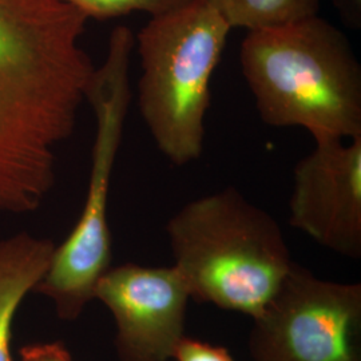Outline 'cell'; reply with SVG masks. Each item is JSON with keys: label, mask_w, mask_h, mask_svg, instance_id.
Wrapping results in <instances>:
<instances>
[{"label": "cell", "mask_w": 361, "mask_h": 361, "mask_svg": "<svg viewBox=\"0 0 361 361\" xmlns=\"http://www.w3.org/2000/svg\"><path fill=\"white\" fill-rule=\"evenodd\" d=\"M87 20H109L130 13H147L150 18L168 13L190 0H63Z\"/></svg>", "instance_id": "10"}, {"label": "cell", "mask_w": 361, "mask_h": 361, "mask_svg": "<svg viewBox=\"0 0 361 361\" xmlns=\"http://www.w3.org/2000/svg\"><path fill=\"white\" fill-rule=\"evenodd\" d=\"M94 298L116 322L121 361H170L185 336L189 289L174 267L123 264L99 280Z\"/></svg>", "instance_id": "6"}, {"label": "cell", "mask_w": 361, "mask_h": 361, "mask_svg": "<svg viewBox=\"0 0 361 361\" xmlns=\"http://www.w3.org/2000/svg\"><path fill=\"white\" fill-rule=\"evenodd\" d=\"M247 347L255 361H361V284L322 280L293 261Z\"/></svg>", "instance_id": "5"}, {"label": "cell", "mask_w": 361, "mask_h": 361, "mask_svg": "<svg viewBox=\"0 0 361 361\" xmlns=\"http://www.w3.org/2000/svg\"><path fill=\"white\" fill-rule=\"evenodd\" d=\"M289 224L340 256L361 257V137L314 142L298 161Z\"/></svg>", "instance_id": "7"}, {"label": "cell", "mask_w": 361, "mask_h": 361, "mask_svg": "<svg viewBox=\"0 0 361 361\" xmlns=\"http://www.w3.org/2000/svg\"><path fill=\"white\" fill-rule=\"evenodd\" d=\"M166 233L190 298L252 319L293 264L277 221L232 186L188 202Z\"/></svg>", "instance_id": "3"}, {"label": "cell", "mask_w": 361, "mask_h": 361, "mask_svg": "<svg viewBox=\"0 0 361 361\" xmlns=\"http://www.w3.org/2000/svg\"><path fill=\"white\" fill-rule=\"evenodd\" d=\"M173 361H234L229 349L183 336L171 356Z\"/></svg>", "instance_id": "11"}, {"label": "cell", "mask_w": 361, "mask_h": 361, "mask_svg": "<svg viewBox=\"0 0 361 361\" xmlns=\"http://www.w3.org/2000/svg\"><path fill=\"white\" fill-rule=\"evenodd\" d=\"M334 3L344 22L349 26H360L361 0H334Z\"/></svg>", "instance_id": "13"}, {"label": "cell", "mask_w": 361, "mask_h": 361, "mask_svg": "<svg viewBox=\"0 0 361 361\" xmlns=\"http://www.w3.org/2000/svg\"><path fill=\"white\" fill-rule=\"evenodd\" d=\"M19 361H74L61 341L34 343L19 349Z\"/></svg>", "instance_id": "12"}, {"label": "cell", "mask_w": 361, "mask_h": 361, "mask_svg": "<svg viewBox=\"0 0 361 361\" xmlns=\"http://www.w3.org/2000/svg\"><path fill=\"white\" fill-rule=\"evenodd\" d=\"M240 65L267 125L301 128L314 142L361 137V66L326 19L249 31Z\"/></svg>", "instance_id": "2"}, {"label": "cell", "mask_w": 361, "mask_h": 361, "mask_svg": "<svg viewBox=\"0 0 361 361\" xmlns=\"http://www.w3.org/2000/svg\"><path fill=\"white\" fill-rule=\"evenodd\" d=\"M55 244L28 233L0 240V361H13L16 312L47 269Z\"/></svg>", "instance_id": "8"}, {"label": "cell", "mask_w": 361, "mask_h": 361, "mask_svg": "<svg viewBox=\"0 0 361 361\" xmlns=\"http://www.w3.org/2000/svg\"><path fill=\"white\" fill-rule=\"evenodd\" d=\"M87 19L63 0H0V212L32 213L87 102Z\"/></svg>", "instance_id": "1"}, {"label": "cell", "mask_w": 361, "mask_h": 361, "mask_svg": "<svg viewBox=\"0 0 361 361\" xmlns=\"http://www.w3.org/2000/svg\"><path fill=\"white\" fill-rule=\"evenodd\" d=\"M231 28L249 31L286 26L319 15L322 0H207Z\"/></svg>", "instance_id": "9"}, {"label": "cell", "mask_w": 361, "mask_h": 361, "mask_svg": "<svg viewBox=\"0 0 361 361\" xmlns=\"http://www.w3.org/2000/svg\"><path fill=\"white\" fill-rule=\"evenodd\" d=\"M232 28L207 0L152 16L135 37L137 104L155 146L185 166L204 150L210 82Z\"/></svg>", "instance_id": "4"}]
</instances>
